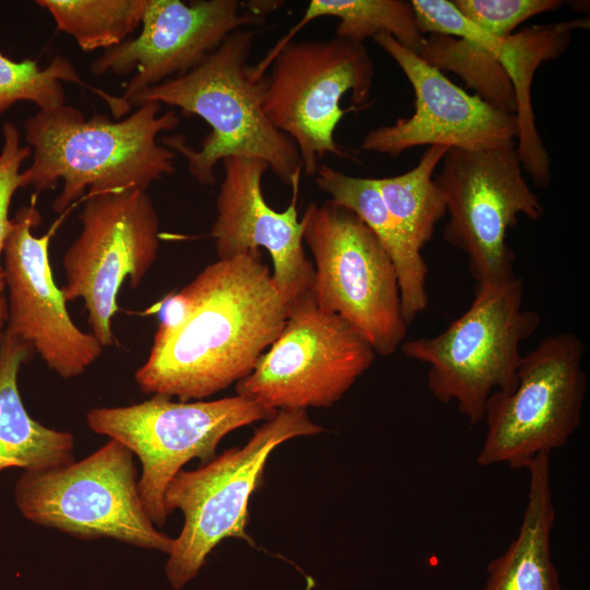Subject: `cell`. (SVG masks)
I'll list each match as a JSON object with an SVG mask.
<instances>
[{
  "label": "cell",
  "instance_id": "cell-1",
  "mask_svg": "<svg viewBox=\"0 0 590 590\" xmlns=\"http://www.w3.org/2000/svg\"><path fill=\"white\" fill-rule=\"evenodd\" d=\"M163 303L151 351L134 379L144 393L184 402L247 377L290 311L260 249L217 259Z\"/></svg>",
  "mask_w": 590,
  "mask_h": 590
},
{
  "label": "cell",
  "instance_id": "cell-2",
  "mask_svg": "<svg viewBox=\"0 0 590 590\" xmlns=\"http://www.w3.org/2000/svg\"><path fill=\"white\" fill-rule=\"evenodd\" d=\"M161 104L144 103L126 118H88L70 105L38 110L24 121L32 164L22 172V188L36 192L62 189L56 213L82 197L144 190L175 173L176 153L157 139L180 122L176 110L160 114Z\"/></svg>",
  "mask_w": 590,
  "mask_h": 590
},
{
  "label": "cell",
  "instance_id": "cell-3",
  "mask_svg": "<svg viewBox=\"0 0 590 590\" xmlns=\"http://www.w3.org/2000/svg\"><path fill=\"white\" fill-rule=\"evenodd\" d=\"M255 36L249 27L236 30L196 68L146 88L131 102V107L144 103L177 107L211 127L199 150L182 134L160 139L185 158L189 174L202 185H214L216 164L231 156L261 160L283 184H298V150L263 110L267 73L259 74L248 63Z\"/></svg>",
  "mask_w": 590,
  "mask_h": 590
},
{
  "label": "cell",
  "instance_id": "cell-4",
  "mask_svg": "<svg viewBox=\"0 0 590 590\" xmlns=\"http://www.w3.org/2000/svg\"><path fill=\"white\" fill-rule=\"evenodd\" d=\"M523 282L476 287L470 307L434 337L403 342L401 352L428 366L427 384L441 403L455 401L471 425L484 420L494 392L509 393L522 358L520 345L540 326L523 308Z\"/></svg>",
  "mask_w": 590,
  "mask_h": 590
},
{
  "label": "cell",
  "instance_id": "cell-5",
  "mask_svg": "<svg viewBox=\"0 0 590 590\" xmlns=\"http://www.w3.org/2000/svg\"><path fill=\"white\" fill-rule=\"evenodd\" d=\"M267 74L263 110L295 143L302 170L315 176L327 154L351 157L334 141L344 114L369 99L375 67L364 43L330 39L288 42L255 64Z\"/></svg>",
  "mask_w": 590,
  "mask_h": 590
},
{
  "label": "cell",
  "instance_id": "cell-6",
  "mask_svg": "<svg viewBox=\"0 0 590 590\" xmlns=\"http://www.w3.org/2000/svg\"><path fill=\"white\" fill-rule=\"evenodd\" d=\"M321 432L306 410H280L245 446L231 448L196 470L178 472L165 493L168 516L176 509L184 515L182 529L173 540L165 565L174 590L198 576L224 539L252 543L246 533L248 504L262 482L269 456L284 441Z\"/></svg>",
  "mask_w": 590,
  "mask_h": 590
},
{
  "label": "cell",
  "instance_id": "cell-7",
  "mask_svg": "<svg viewBox=\"0 0 590 590\" xmlns=\"http://www.w3.org/2000/svg\"><path fill=\"white\" fill-rule=\"evenodd\" d=\"M14 500L28 521L78 539H114L167 555L173 545L144 510L133 453L114 439L80 461L24 471Z\"/></svg>",
  "mask_w": 590,
  "mask_h": 590
},
{
  "label": "cell",
  "instance_id": "cell-8",
  "mask_svg": "<svg viewBox=\"0 0 590 590\" xmlns=\"http://www.w3.org/2000/svg\"><path fill=\"white\" fill-rule=\"evenodd\" d=\"M300 220L315 261L317 306L344 319L376 355L396 353L408 324L396 267L377 237L354 212L331 200L310 203Z\"/></svg>",
  "mask_w": 590,
  "mask_h": 590
},
{
  "label": "cell",
  "instance_id": "cell-9",
  "mask_svg": "<svg viewBox=\"0 0 590 590\" xmlns=\"http://www.w3.org/2000/svg\"><path fill=\"white\" fill-rule=\"evenodd\" d=\"M276 413L238 394L196 402L153 394L131 405L91 409L86 422L91 430L138 457L142 505L153 524L163 527L168 517L165 493L182 467L192 459L211 461L227 434Z\"/></svg>",
  "mask_w": 590,
  "mask_h": 590
},
{
  "label": "cell",
  "instance_id": "cell-10",
  "mask_svg": "<svg viewBox=\"0 0 590 590\" xmlns=\"http://www.w3.org/2000/svg\"><path fill=\"white\" fill-rule=\"evenodd\" d=\"M586 346L573 332L546 335L522 355L509 393L486 402V434L477 453L481 467L506 463L527 469L540 453L564 447L578 428L587 392Z\"/></svg>",
  "mask_w": 590,
  "mask_h": 590
},
{
  "label": "cell",
  "instance_id": "cell-11",
  "mask_svg": "<svg viewBox=\"0 0 590 590\" xmlns=\"http://www.w3.org/2000/svg\"><path fill=\"white\" fill-rule=\"evenodd\" d=\"M434 178L449 214L444 239L468 256L476 287L516 278L507 232L519 215L543 216L539 197L523 177L516 145L470 151L450 148Z\"/></svg>",
  "mask_w": 590,
  "mask_h": 590
},
{
  "label": "cell",
  "instance_id": "cell-12",
  "mask_svg": "<svg viewBox=\"0 0 590 590\" xmlns=\"http://www.w3.org/2000/svg\"><path fill=\"white\" fill-rule=\"evenodd\" d=\"M376 356L344 319L317 306L311 290L290 306L283 330L236 392L274 412L330 408Z\"/></svg>",
  "mask_w": 590,
  "mask_h": 590
},
{
  "label": "cell",
  "instance_id": "cell-13",
  "mask_svg": "<svg viewBox=\"0 0 590 590\" xmlns=\"http://www.w3.org/2000/svg\"><path fill=\"white\" fill-rule=\"evenodd\" d=\"M81 231L63 256L68 302L83 299L92 334L103 347L115 343L111 321L126 279L137 288L160 248V220L144 190L86 196Z\"/></svg>",
  "mask_w": 590,
  "mask_h": 590
},
{
  "label": "cell",
  "instance_id": "cell-14",
  "mask_svg": "<svg viewBox=\"0 0 590 590\" xmlns=\"http://www.w3.org/2000/svg\"><path fill=\"white\" fill-rule=\"evenodd\" d=\"M278 7L279 1L148 0L139 35L104 50L91 71L98 76L134 72L120 96L131 109L143 91L189 72L233 32L261 24Z\"/></svg>",
  "mask_w": 590,
  "mask_h": 590
},
{
  "label": "cell",
  "instance_id": "cell-15",
  "mask_svg": "<svg viewBox=\"0 0 590 590\" xmlns=\"http://www.w3.org/2000/svg\"><path fill=\"white\" fill-rule=\"evenodd\" d=\"M42 215L35 200L10 220L4 240L3 280L9 291L7 332L27 343L49 369L64 379L82 375L103 353V345L72 321L61 288L52 279L51 227L37 237Z\"/></svg>",
  "mask_w": 590,
  "mask_h": 590
},
{
  "label": "cell",
  "instance_id": "cell-16",
  "mask_svg": "<svg viewBox=\"0 0 590 590\" xmlns=\"http://www.w3.org/2000/svg\"><path fill=\"white\" fill-rule=\"evenodd\" d=\"M373 39L403 71L415 101L412 116L369 130L362 141L363 150L394 157L418 145L470 151L516 145L518 125L514 114L467 93L391 35L379 33Z\"/></svg>",
  "mask_w": 590,
  "mask_h": 590
},
{
  "label": "cell",
  "instance_id": "cell-17",
  "mask_svg": "<svg viewBox=\"0 0 590 590\" xmlns=\"http://www.w3.org/2000/svg\"><path fill=\"white\" fill-rule=\"evenodd\" d=\"M224 175L216 197V216L210 236L217 259L263 248L273 262V280L291 306L312 290L315 269L307 258L304 223L298 220L296 191L284 211L272 209L263 197L266 162L243 156L222 161Z\"/></svg>",
  "mask_w": 590,
  "mask_h": 590
},
{
  "label": "cell",
  "instance_id": "cell-18",
  "mask_svg": "<svg viewBox=\"0 0 590 590\" xmlns=\"http://www.w3.org/2000/svg\"><path fill=\"white\" fill-rule=\"evenodd\" d=\"M586 28L589 19L529 25L504 38L498 48L497 59L516 97V151L522 168L539 188L551 184V160L536 130L531 104L534 73L543 62L558 58L568 48L575 30Z\"/></svg>",
  "mask_w": 590,
  "mask_h": 590
},
{
  "label": "cell",
  "instance_id": "cell-19",
  "mask_svg": "<svg viewBox=\"0 0 590 590\" xmlns=\"http://www.w3.org/2000/svg\"><path fill=\"white\" fill-rule=\"evenodd\" d=\"M315 181L333 203L354 212L390 257L398 274L402 316L409 326L428 305V268L386 206L375 178L351 176L323 164L318 167Z\"/></svg>",
  "mask_w": 590,
  "mask_h": 590
},
{
  "label": "cell",
  "instance_id": "cell-20",
  "mask_svg": "<svg viewBox=\"0 0 590 590\" xmlns=\"http://www.w3.org/2000/svg\"><path fill=\"white\" fill-rule=\"evenodd\" d=\"M551 453H540L527 467V506L516 539L486 567L483 590H562L551 555L555 508L551 487Z\"/></svg>",
  "mask_w": 590,
  "mask_h": 590
},
{
  "label": "cell",
  "instance_id": "cell-21",
  "mask_svg": "<svg viewBox=\"0 0 590 590\" xmlns=\"http://www.w3.org/2000/svg\"><path fill=\"white\" fill-rule=\"evenodd\" d=\"M34 350L4 331L0 346V472L9 468L38 471L75 460L74 436L35 421L22 401L17 375Z\"/></svg>",
  "mask_w": 590,
  "mask_h": 590
},
{
  "label": "cell",
  "instance_id": "cell-22",
  "mask_svg": "<svg viewBox=\"0 0 590 590\" xmlns=\"http://www.w3.org/2000/svg\"><path fill=\"white\" fill-rule=\"evenodd\" d=\"M332 16L339 20L335 36L364 43L386 33L418 55L425 36L420 32L411 1L405 0H311L299 22L278 42L281 48L311 21Z\"/></svg>",
  "mask_w": 590,
  "mask_h": 590
},
{
  "label": "cell",
  "instance_id": "cell-23",
  "mask_svg": "<svg viewBox=\"0 0 590 590\" xmlns=\"http://www.w3.org/2000/svg\"><path fill=\"white\" fill-rule=\"evenodd\" d=\"M450 148L427 146L409 172L375 178L382 200L411 244L420 251L433 237L436 224L447 213L444 196L433 175Z\"/></svg>",
  "mask_w": 590,
  "mask_h": 590
},
{
  "label": "cell",
  "instance_id": "cell-24",
  "mask_svg": "<svg viewBox=\"0 0 590 590\" xmlns=\"http://www.w3.org/2000/svg\"><path fill=\"white\" fill-rule=\"evenodd\" d=\"M59 32L86 52L109 49L128 39L140 25L148 0H37Z\"/></svg>",
  "mask_w": 590,
  "mask_h": 590
},
{
  "label": "cell",
  "instance_id": "cell-25",
  "mask_svg": "<svg viewBox=\"0 0 590 590\" xmlns=\"http://www.w3.org/2000/svg\"><path fill=\"white\" fill-rule=\"evenodd\" d=\"M417 56L441 72L456 73L495 108L516 114L514 88L495 51L462 38L429 34Z\"/></svg>",
  "mask_w": 590,
  "mask_h": 590
},
{
  "label": "cell",
  "instance_id": "cell-26",
  "mask_svg": "<svg viewBox=\"0 0 590 590\" xmlns=\"http://www.w3.org/2000/svg\"><path fill=\"white\" fill-rule=\"evenodd\" d=\"M62 82L86 87L102 97L116 119L125 114L120 96L91 86L79 75L73 63L63 56H55L49 64L40 68L36 60L13 61L0 51V116L17 102H32L38 110L66 104Z\"/></svg>",
  "mask_w": 590,
  "mask_h": 590
},
{
  "label": "cell",
  "instance_id": "cell-27",
  "mask_svg": "<svg viewBox=\"0 0 590 590\" xmlns=\"http://www.w3.org/2000/svg\"><path fill=\"white\" fill-rule=\"evenodd\" d=\"M469 20L499 39L522 22L562 7L558 0H452Z\"/></svg>",
  "mask_w": 590,
  "mask_h": 590
},
{
  "label": "cell",
  "instance_id": "cell-28",
  "mask_svg": "<svg viewBox=\"0 0 590 590\" xmlns=\"http://www.w3.org/2000/svg\"><path fill=\"white\" fill-rule=\"evenodd\" d=\"M32 155L28 145L21 144V135L12 122H4L2 127V145L0 150V259L4 240L10 227L9 208L15 191L22 188V163ZM3 272L0 263V346L2 331L8 320V306L3 296Z\"/></svg>",
  "mask_w": 590,
  "mask_h": 590
},
{
  "label": "cell",
  "instance_id": "cell-29",
  "mask_svg": "<svg viewBox=\"0 0 590 590\" xmlns=\"http://www.w3.org/2000/svg\"><path fill=\"white\" fill-rule=\"evenodd\" d=\"M420 32L439 34L476 43L496 52L503 39L482 30L448 0L411 1Z\"/></svg>",
  "mask_w": 590,
  "mask_h": 590
}]
</instances>
